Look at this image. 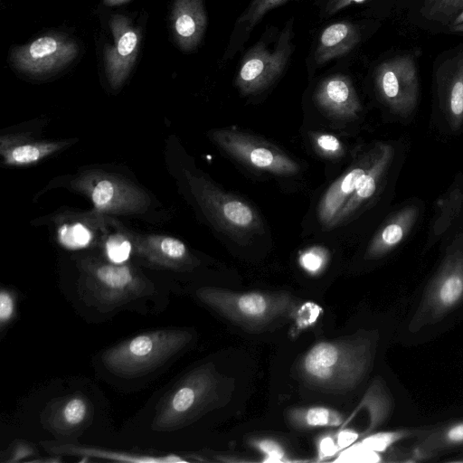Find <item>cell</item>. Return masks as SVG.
Listing matches in <instances>:
<instances>
[{
	"label": "cell",
	"instance_id": "cell-1",
	"mask_svg": "<svg viewBox=\"0 0 463 463\" xmlns=\"http://www.w3.org/2000/svg\"><path fill=\"white\" fill-rule=\"evenodd\" d=\"M75 265L78 274L65 295L82 316L93 321L123 311H160L167 304V294L129 262L82 257Z\"/></svg>",
	"mask_w": 463,
	"mask_h": 463
},
{
	"label": "cell",
	"instance_id": "cell-2",
	"mask_svg": "<svg viewBox=\"0 0 463 463\" xmlns=\"http://www.w3.org/2000/svg\"><path fill=\"white\" fill-rule=\"evenodd\" d=\"M192 340V332L184 328L144 332L103 349L97 356V366L111 381L143 380L165 368Z\"/></svg>",
	"mask_w": 463,
	"mask_h": 463
},
{
	"label": "cell",
	"instance_id": "cell-3",
	"mask_svg": "<svg viewBox=\"0 0 463 463\" xmlns=\"http://www.w3.org/2000/svg\"><path fill=\"white\" fill-rule=\"evenodd\" d=\"M371 358V345L366 339L324 341L306 353L299 371L303 379L316 387L347 390L364 376Z\"/></svg>",
	"mask_w": 463,
	"mask_h": 463
},
{
	"label": "cell",
	"instance_id": "cell-4",
	"mask_svg": "<svg viewBox=\"0 0 463 463\" xmlns=\"http://www.w3.org/2000/svg\"><path fill=\"white\" fill-rule=\"evenodd\" d=\"M218 385L215 372L209 364L187 373L155 405L152 430L170 433L191 424L215 402Z\"/></svg>",
	"mask_w": 463,
	"mask_h": 463
},
{
	"label": "cell",
	"instance_id": "cell-5",
	"mask_svg": "<svg viewBox=\"0 0 463 463\" xmlns=\"http://www.w3.org/2000/svg\"><path fill=\"white\" fill-rule=\"evenodd\" d=\"M184 174L200 209L217 230L239 243L263 233L260 214L245 200L222 190L202 175L187 170Z\"/></svg>",
	"mask_w": 463,
	"mask_h": 463
},
{
	"label": "cell",
	"instance_id": "cell-6",
	"mask_svg": "<svg viewBox=\"0 0 463 463\" xmlns=\"http://www.w3.org/2000/svg\"><path fill=\"white\" fill-rule=\"evenodd\" d=\"M195 295L204 305L249 329L269 326L297 308L295 298L288 293H238L203 287L198 288Z\"/></svg>",
	"mask_w": 463,
	"mask_h": 463
},
{
	"label": "cell",
	"instance_id": "cell-7",
	"mask_svg": "<svg viewBox=\"0 0 463 463\" xmlns=\"http://www.w3.org/2000/svg\"><path fill=\"white\" fill-rule=\"evenodd\" d=\"M71 187L85 195L99 214H139L151 205V198L140 186L118 175L89 169L73 176Z\"/></svg>",
	"mask_w": 463,
	"mask_h": 463
},
{
	"label": "cell",
	"instance_id": "cell-8",
	"mask_svg": "<svg viewBox=\"0 0 463 463\" xmlns=\"http://www.w3.org/2000/svg\"><path fill=\"white\" fill-rule=\"evenodd\" d=\"M209 137L231 157L257 171L278 176H293L300 171L297 161L258 137L231 129H213Z\"/></svg>",
	"mask_w": 463,
	"mask_h": 463
},
{
	"label": "cell",
	"instance_id": "cell-9",
	"mask_svg": "<svg viewBox=\"0 0 463 463\" xmlns=\"http://www.w3.org/2000/svg\"><path fill=\"white\" fill-rule=\"evenodd\" d=\"M292 52L288 30L280 34L277 46L269 50L263 43L254 45L242 59L235 84L244 95L269 88L283 72Z\"/></svg>",
	"mask_w": 463,
	"mask_h": 463
},
{
	"label": "cell",
	"instance_id": "cell-10",
	"mask_svg": "<svg viewBox=\"0 0 463 463\" xmlns=\"http://www.w3.org/2000/svg\"><path fill=\"white\" fill-rule=\"evenodd\" d=\"M133 253L146 265L171 271H189L199 260L179 239L163 234H139L129 232Z\"/></svg>",
	"mask_w": 463,
	"mask_h": 463
},
{
	"label": "cell",
	"instance_id": "cell-11",
	"mask_svg": "<svg viewBox=\"0 0 463 463\" xmlns=\"http://www.w3.org/2000/svg\"><path fill=\"white\" fill-rule=\"evenodd\" d=\"M93 412V405L85 395L70 393L48 403L41 420L58 441H64L81 433L91 423Z\"/></svg>",
	"mask_w": 463,
	"mask_h": 463
},
{
	"label": "cell",
	"instance_id": "cell-12",
	"mask_svg": "<svg viewBox=\"0 0 463 463\" xmlns=\"http://www.w3.org/2000/svg\"><path fill=\"white\" fill-rule=\"evenodd\" d=\"M41 445L45 451L52 456L80 457L87 461L97 458L109 461L133 463H177L187 462L185 458L176 454H142L118 450L106 449L95 446L81 445L74 442L43 441Z\"/></svg>",
	"mask_w": 463,
	"mask_h": 463
},
{
	"label": "cell",
	"instance_id": "cell-13",
	"mask_svg": "<svg viewBox=\"0 0 463 463\" xmlns=\"http://www.w3.org/2000/svg\"><path fill=\"white\" fill-rule=\"evenodd\" d=\"M72 143L71 139L37 140L24 134H7L0 137V155L6 165H29L70 146Z\"/></svg>",
	"mask_w": 463,
	"mask_h": 463
},
{
	"label": "cell",
	"instance_id": "cell-14",
	"mask_svg": "<svg viewBox=\"0 0 463 463\" xmlns=\"http://www.w3.org/2000/svg\"><path fill=\"white\" fill-rule=\"evenodd\" d=\"M314 99L326 116L340 120L352 118L359 109L352 81L345 75H333L322 80L316 90Z\"/></svg>",
	"mask_w": 463,
	"mask_h": 463
},
{
	"label": "cell",
	"instance_id": "cell-15",
	"mask_svg": "<svg viewBox=\"0 0 463 463\" xmlns=\"http://www.w3.org/2000/svg\"><path fill=\"white\" fill-rule=\"evenodd\" d=\"M365 173L362 165H353L327 188L317 206V217L323 226L333 227L337 214L354 193Z\"/></svg>",
	"mask_w": 463,
	"mask_h": 463
},
{
	"label": "cell",
	"instance_id": "cell-16",
	"mask_svg": "<svg viewBox=\"0 0 463 463\" xmlns=\"http://www.w3.org/2000/svg\"><path fill=\"white\" fill-rule=\"evenodd\" d=\"M357 28L349 22H337L321 33L315 52L317 64H324L349 52L360 41Z\"/></svg>",
	"mask_w": 463,
	"mask_h": 463
},
{
	"label": "cell",
	"instance_id": "cell-17",
	"mask_svg": "<svg viewBox=\"0 0 463 463\" xmlns=\"http://www.w3.org/2000/svg\"><path fill=\"white\" fill-rule=\"evenodd\" d=\"M102 221V215L94 211L61 220L57 227L58 241L70 250L87 248L94 242Z\"/></svg>",
	"mask_w": 463,
	"mask_h": 463
},
{
	"label": "cell",
	"instance_id": "cell-18",
	"mask_svg": "<svg viewBox=\"0 0 463 463\" xmlns=\"http://www.w3.org/2000/svg\"><path fill=\"white\" fill-rule=\"evenodd\" d=\"M206 26V15L201 0H180L175 29L186 48L198 43Z\"/></svg>",
	"mask_w": 463,
	"mask_h": 463
},
{
	"label": "cell",
	"instance_id": "cell-19",
	"mask_svg": "<svg viewBox=\"0 0 463 463\" xmlns=\"http://www.w3.org/2000/svg\"><path fill=\"white\" fill-rule=\"evenodd\" d=\"M463 446V420L449 423L430 432L420 444L417 452L423 457L436 451Z\"/></svg>",
	"mask_w": 463,
	"mask_h": 463
},
{
	"label": "cell",
	"instance_id": "cell-20",
	"mask_svg": "<svg viewBox=\"0 0 463 463\" xmlns=\"http://www.w3.org/2000/svg\"><path fill=\"white\" fill-rule=\"evenodd\" d=\"M288 418L294 426L299 428L338 427L344 421L337 411L322 406L294 409Z\"/></svg>",
	"mask_w": 463,
	"mask_h": 463
},
{
	"label": "cell",
	"instance_id": "cell-21",
	"mask_svg": "<svg viewBox=\"0 0 463 463\" xmlns=\"http://www.w3.org/2000/svg\"><path fill=\"white\" fill-rule=\"evenodd\" d=\"M61 51L60 43L52 36H43L35 40L27 49L25 61L22 64L28 70L42 71L50 69L55 63L58 52Z\"/></svg>",
	"mask_w": 463,
	"mask_h": 463
},
{
	"label": "cell",
	"instance_id": "cell-22",
	"mask_svg": "<svg viewBox=\"0 0 463 463\" xmlns=\"http://www.w3.org/2000/svg\"><path fill=\"white\" fill-rule=\"evenodd\" d=\"M102 248L108 260L114 263L127 262L133 253V243L129 231L119 229L117 232L106 235Z\"/></svg>",
	"mask_w": 463,
	"mask_h": 463
},
{
	"label": "cell",
	"instance_id": "cell-23",
	"mask_svg": "<svg viewBox=\"0 0 463 463\" xmlns=\"http://www.w3.org/2000/svg\"><path fill=\"white\" fill-rule=\"evenodd\" d=\"M413 432V430H408L381 431L366 436L359 443L367 449L382 453L398 440L411 436Z\"/></svg>",
	"mask_w": 463,
	"mask_h": 463
},
{
	"label": "cell",
	"instance_id": "cell-24",
	"mask_svg": "<svg viewBox=\"0 0 463 463\" xmlns=\"http://www.w3.org/2000/svg\"><path fill=\"white\" fill-rule=\"evenodd\" d=\"M3 463L32 462L39 456L38 449L30 441L14 440L1 455Z\"/></svg>",
	"mask_w": 463,
	"mask_h": 463
},
{
	"label": "cell",
	"instance_id": "cell-25",
	"mask_svg": "<svg viewBox=\"0 0 463 463\" xmlns=\"http://www.w3.org/2000/svg\"><path fill=\"white\" fill-rule=\"evenodd\" d=\"M310 137L316 150L323 156L337 158L345 153L343 144L332 134L313 132L310 134Z\"/></svg>",
	"mask_w": 463,
	"mask_h": 463
},
{
	"label": "cell",
	"instance_id": "cell-26",
	"mask_svg": "<svg viewBox=\"0 0 463 463\" xmlns=\"http://www.w3.org/2000/svg\"><path fill=\"white\" fill-rule=\"evenodd\" d=\"M16 314V296L13 289L2 288L0 290V333L5 334L14 320Z\"/></svg>",
	"mask_w": 463,
	"mask_h": 463
},
{
	"label": "cell",
	"instance_id": "cell-27",
	"mask_svg": "<svg viewBox=\"0 0 463 463\" xmlns=\"http://www.w3.org/2000/svg\"><path fill=\"white\" fill-rule=\"evenodd\" d=\"M335 461L375 463L381 461V457L379 453L364 448L359 442H354L350 447L341 450Z\"/></svg>",
	"mask_w": 463,
	"mask_h": 463
},
{
	"label": "cell",
	"instance_id": "cell-28",
	"mask_svg": "<svg viewBox=\"0 0 463 463\" xmlns=\"http://www.w3.org/2000/svg\"><path fill=\"white\" fill-rule=\"evenodd\" d=\"M287 0H252L247 12L241 16L240 22L245 23L248 29H251L264 14L269 10L281 5Z\"/></svg>",
	"mask_w": 463,
	"mask_h": 463
},
{
	"label": "cell",
	"instance_id": "cell-29",
	"mask_svg": "<svg viewBox=\"0 0 463 463\" xmlns=\"http://www.w3.org/2000/svg\"><path fill=\"white\" fill-rule=\"evenodd\" d=\"M327 261V252L325 249L314 247L310 248L299 257L300 266L310 274L319 273Z\"/></svg>",
	"mask_w": 463,
	"mask_h": 463
},
{
	"label": "cell",
	"instance_id": "cell-30",
	"mask_svg": "<svg viewBox=\"0 0 463 463\" xmlns=\"http://www.w3.org/2000/svg\"><path fill=\"white\" fill-rule=\"evenodd\" d=\"M432 17L451 18L463 10V0H426Z\"/></svg>",
	"mask_w": 463,
	"mask_h": 463
},
{
	"label": "cell",
	"instance_id": "cell-31",
	"mask_svg": "<svg viewBox=\"0 0 463 463\" xmlns=\"http://www.w3.org/2000/svg\"><path fill=\"white\" fill-rule=\"evenodd\" d=\"M252 444L264 456L263 462L285 461L286 452L278 441L271 439H261L254 440Z\"/></svg>",
	"mask_w": 463,
	"mask_h": 463
},
{
	"label": "cell",
	"instance_id": "cell-32",
	"mask_svg": "<svg viewBox=\"0 0 463 463\" xmlns=\"http://www.w3.org/2000/svg\"><path fill=\"white\" fill-rule=\"evenodd\" d=\"M321 307L316 303H304L297 311L298 327L301 329L314 324L321 313Z\"/></svg>",
	"mask_w": 463,
	"mask_h": 463
},
{
	"label": "cell",
	"instance_id": "cell-33",
	"mask_svg": "<svg viewBox=\"0 0 463 463\" xmlns=\"http://www.w3.org/2000/svg\"><path fill=\"white\" fill-rule=\"evenodd\" d=\"M317 458L319 461L335 456L339 451L335 437L331 434L320 436L317 441Z\"/></svg>",
	"mask_w": 463,
	"mask_h": 463
},
{
	"label": "cell",
	"instance_id": "cell-34",
	"mask_svg": "<svg viewBox=\"0 0 463 463\" xmlns=\"http://www.w3.org/2000/svg\"><path fill=\"white\" fill-rule=\"evenodd\" d=\"M137 43V35L132 31H128L119 38L117 52L121 56H128L135 50Z\"/></svg>",
	"mask_w": 463,
	"mask_h": 463
},
{
	"label": "cell",
	"instance_id": "cell-35",
	"mask_svg": "<svg viewBox=\"0 0 463 463\" xmlns=\"http://www.w3.org/2000/svg\"><path fill=\"white\" fill-rule=\"evenodd\" d=\"M339 451L353 445L359 438V433L350 428L341 429L335 435Z\"/></svg>",
	"mask_w": 463,
	"mask_h": 463
},
{
	"label": "cell",
	"instance_id": "cell-36",
	"mask_svg": "<svg viewBox=\"0 0 463 463\" xmlns=\"http://www.w3.org/2000/svg\"><path fill=\"white\" fill-rule=\"evenodd\" d=\"M450 106L456 115L463 112V81L455 82L451 90Z\"/></svg>",
	"mask_w": 463,
	"mask_h": 463
},
{
	"label": "cell",
	"instance_id": "cell-37",
	"mask_svg": "<svg viewBox=\"0 0 463 463\" xmlns=\"http://www.w3.org/2000/svg\"><path fill=\"white\" fill-rule=\"evenodd\" d=\"M402 237V228L397 224L388 225L382 232V240L385 244L397 243Z\"/></svg>",
	"mask_w": 463,
	"mask_h": 463
},
{
	"label": "cell",
	"instance_id": "cell-38",
	"mask_svg": "<svg viewBox=\"0 0 463 463\" xmlns=\"http://www.w3.org/2000/svg\"><path fill=\"white\" fill-rule=\"evenodd\" d=\"M364 1L365 0H327L326 11L328 14H333L351 5L359 4Z\"/></svg>",
	"mask_w": 463,
	"mask_h": 463
},
{
	"label": "cell",
	"instance_id": "cell-39",
	"mask_svg": "<svg viewBox=\"0 0 463 463\" xmlns=\"http://www.w3.org/2000/svg\"><path fill=\"white\" fill-rule=\"evenodd\" d=\"M461 24H463V10L456 17L452 27Z\"/></svg>",
	"mask_w": 463,
	"mask_h": 463
},
{
	"label": "cell",
	"instance_id": "cell-40",
	"mask_svg": "<svg viewBox=\"0 0 463 463\" xmlns=\"http://www.w3.org/2000/svg\"><path fill=\"white\" fill-rule=\"evenodd\" d=\"M452 29L456 32H463V24L456 25Z\"/></svg>",
	"mask_w": 463,
	"mask_h": 463
}]
</instances>
